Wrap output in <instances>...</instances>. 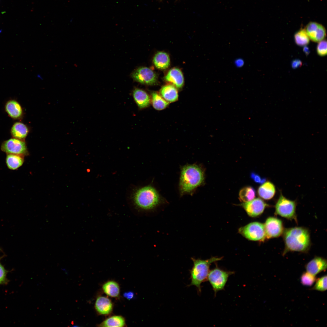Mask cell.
I'll list each match as a JSON object with an SVG mask.
<instances>
[{"mask_svg": "<svg viewBox=\"0 0 327 327\" xmlns=\"http://www.w3.org/2000/svg\"><path fill=\"white\" fill-rule=\"evenodd\" d=\"M283 233L285 245L283 254L289 251L306 252L309 249L310 236L306 228L301 227L287 228Z\"/></svg>", "mask_w": 327, "mask_h": 327, "instance_id": "1", "label": "cell"}, {"mask_svg": "<svg viewBox=\"0 0 327 327\" xmlns=\"http://www.w3.org/2000/svg\"><path fill=\"white\" fill-rule=\"evenodd\" d=\"M203 170L199 166L187 165L183 167L181 171L179 183L180 194L191 193L203 182Z\"/></svg>", "mask_w": 327, "mask_h": 327, "instance_id": "2", "label": "cell"}, {"mask_svg": "<svg viewBox=\"0 0 327 327\" xmlns=\"http://www.w3.org/2000/svg\"><path fill=\"white\" fill-rule=\"evenodd\" d=\"M193 266L190 271L191 282L189 286H195L200 292L201 291V284L207 280L210 271L211 264L222 259V257H212L206 259L202 260L191 258Z\"/></svg>", "mask_w": 327, "mask_h": 327, "instance_id": "3", "label": "cell"}, {"mask_svg": "<svg viewBox=\"0 0 327 327\" xmlns=\"http://www.w3.org/2000/svg\"><path fill=\"white\" fill-rule=\"evenodd\" d=\"M134 203L139 208L149 210L153 209L161 202L160 196L153 187L148 186L137 190L133 196Z\"/></svg>", "mask_w": 327, "mask_h": 327, "instance_id": "4", "label": "cell"}, {"mask_svg": "<svg viewBox=\"0 0 327 327\" xmlns=\"http://www.w3.org/2000/svg\"><path fill=\"white\" fill-rule=\"evenodd\" d=\"M233 273V271H225L217 266L210 271L207 280L211 285L215 294L224 289L229 276Z\"/></svg>", "mask_w": 327, "mask_h": 327, "instance_id": "5", "label": "cell"}, {"mask_svg": "<svg viewBox=\"0 0 327 327\" xmlns=\"http://www.w3.org/2000/svg\"><path fill=\"white\" fill-rule=\"evenodd\" d=\"M239 232L249 240L263 241L266 238L264 225L258 222L250 223L240 228Z\"/></svg>", "mask_w": 327, "mask_h": 327, "instance_id": "6", "label": "cell"}, {"mask_svg": "<svg viewBox=\"0 0 327 327\" xmlns=\"http://www.w3.org/2000/svg\"><path fill=\"white\" fill-rule=\"evenodd\" d=\"M296 206L295 201L287 199L281 193L275 206V213L286 218L296 220Z\"/></svg>", "mask_w": 327, "mask_h": 327, "instance_id": "7", "label": "cell"}, {"mask_svg": "<svg viewBox=\"0 0 327 327\" xmlns=\"http://www.w3.org/2000/svg\"><path fill=\"white\" fill-rule=\"evenodd\" d=\"M1 150L7 154H18L25 156L28 154L25 143L15 138H11L2 144Z\"/></svg>", "mask_w": 327, "mask_h": 327, "instance_id": "8", "label": "cell"}, {"mask_svg": "<svg viewBox=\"0 0 327 327\" xmlns=\"http://www.w3.org/2000/svg\"><path fill=\"white\" fill-rule=\"evenodd\" d=\"M131 77L136 81L147 85H152L157 81L156 74L150 69L146 67H140L135 70Z\"/></svg>", "mask_w": 327, "mask_h": 327, "instance_id": "9", "label": "cell"}, {"mask_svg": "<svg viewBox=\"0 0 327 327\" xmlns=\"http://www.w3.org/2000/svg\"><path fill=\"white\" fill-rule=\"evenodd\" d=\"M264 225L267 238L278 237L283 232L282 221L277 218L269 217L266 219Z\"/></svg>", "mask_w": 327, "mask_h": 327, "instance_id": "10", "label": "cell"}, {"mask_svg": "<svg viewBox=\"0 0 327 327\" xmlns=\"http://www.w3.org/2000/svg\"><path fill=\"white\" fill-rule=\"evenodd\" d=\"M240 205L248 215L252 217H255L261 215L265 208L268 206L263 200L259 198L243 203Z\"/></svg>", "mask_w": 327, "mask_h": 327, "instance_id": "11", "label": "cell"}, {"mask_svg": "<svg viewBox=\"0 0 327 327\" xmlns=\"http://www.w3.org/2000/svg\"><path fill=\"white\" fill-rule=\"evenodd\" d=\"M305 29L309 39L315 42H319L324 40L326 36L325 27L315 22H309Z\"/></svg>", "mask_w": 327, "mask_h": 327, "instance_id": "12", "label": "cell"}, {"mask_svg": "<svg viewBox=\"0 0 327 327\" xmlns=\"http://www.w3.org/2000/svg\"><path fill=\"white\" fill-rule=\"evenodd\" d=\"M327 260L320 257H315L306 265V271L314 276L325 270L327 268Z\"/></svg>", "mask_w": 327, "mask_h": 327, "instance_id": "13", "label": "cell"}, {"mask_svg": "<svg viewBox=\"0 0 327 327\" xmlns=\"http://www.w3.org/2000/svg\"><path fill=\"white\" fill-rule=\"evenodd\" d=\"M95 307L97 312L100 314L107 315L110 313L113 308V305L111 300L104 296H99L97 299Z\"/></svg>", "mask_w": 327, "mask_h": 327, "instance_id": "14", "label": "cell"}, {"mask_svg": "<svg viewBox=\"0 0 327 327\" xmlns=\"http://www.w3.org/2000/svg\"><path fill=\"white\" fill-rule=\"evenodd\" d=\"M165 79L178 88H181L184 84L183 74L181 71L177 68L171 69L165 76Z\"/></svg>", "mask_w": 327, "mask_h": 327, "instance_id": "15", "label": "cell"}, {"mask_svg": "<svg viewBox=\"0 0 327 327\" xmlns=\"http://www.w3.org/2000/svg\"><path fill=\"white\" fill-rule=\"evenodd\" d=\"M133 95L136 103L140 109L146 108L149 105L150 97L144 91L139 88H136L133 91Z\"/></svg>", "mask_w": 327, "mask_h": 327, "instance_id": "16", "label": "cell"}, {"mask_svg": "<svg viewBox=\"0 0 327 327\" xmlns=\"http://www.w3.org/2000/svg\"><path fill=\"white\" fill-rule=\"evenodd\" d=\"M276 191L274 185L268 181L263 183L258 188L257 192L260 197L265 200H269L273 197Z\"/></svg>", "mask_w": 327, "mask_h": 327, "instance_id": "17", "label": "cell"}, {"mask_svg": "<svg viewBox=\"0 0 327 327\" xmlns=\"http://www.w3.org/2000/svg\"><path fill=\"white\" fill-rule=\"evenodd\" d=\"M5 110L8 115L14 119L19 118L22 114V110L20 105L14 100H10L6 103Z\"/></svg>", "mask_w": 327, "mask_h": 327, "instance_id": "18", "label": "cell"}, {"mask_svg": "<svg viewBox=\"0 0 327 327\" xmlns=\"http://www.w3.org/2000/svg\"><path fill=\"white\" fill-rule=\"evenodd\" d=\"M162 97L168 102L177 101L178 98V91L174 86L167 85L163 86L160 90Z\"/></svg>", "mask_w": 327, "mask_h": 327, "instance_id": "19", "label": "cell"}, {"mask_svg": "<svg viewBox=\"0 0 327 327\" xmlns=\"http://www.w3.org/2000/svg\"><path fill=\"white\" fill-rule=\"evenodd\" d=\"M24 156L18 154H7L5 162L7 167L11 170H17L23 165L24 161Z\"/></svg>", "mask_w": 327, "mask_h": 327, "instance_id": "20", "label": "cell"}, {"mask_svg": "<svg viewBox=\"0 0 327 327\" xmlns=\"http://www.w3.org/2000/svg\"><path fill=\"white\" fill-rule=\"evenodd\" d=\"M153 63L156 67L160 69H165L170 64V59L168 55L164 52L157 53L153 59Z\"/></svg>", "mask_w": 327, "mask_h": 327, "instance_id": "21", "label": "cell"}, {"mask_svg": "<svg viewBox=\"0 0 327 327\" xmlns=\"http://www.w3.org/2000/svg\"><path fill=\"white\" fill-rule=\"evenodd\" d=\"M28 130L26 126L24 124L17 122L13 125L11 130V133L15 138L22 140L27 136Z\"/></svg>", "mask_w": 327, "mask_h": 327, "instance_id": "22", "label": "cell"}, {"mask_svg": "<svg viewBox=\"0 0 327 327\" xmlns=\"http://www.w3.org/2000/svg\"><path fill=\"white\" fill-rule=\"evenodd\" d=\"M102 289L104 292L109 296L117 297L119 296L120 287L118 284L115 281L107 282L103 285Z\"/></svg>", "mask_w": 327, "mask_h": 327, "instance_id": "23", "label": "cell"}, {"mask_svg": "<svg viewBox=\"0 0 327 327\" xmlns=\"http://www.w3.org/2000/svg\"><path fill=\"white\" fill-rule=\"evenodd\" d=\"M124 319L120 315L110 317L100 324V327H124L125 325Z\"/></svg>", "mask_w": 327, "mask_h": 327, "instance_id": "24", "label": "cell"}, {"mask_svg": "<svg viewBox=\"0 0 327 327\" xmlns=\"http://www.w3.org/2000/svg\"><path fill=\"white\" fill-rule=\"evenodd\" d=\"M256 192L252 187L247 186L241 189L239 193V199L243 203L249 201L255 197Z\"/></svg>", "mask_w": 327, "mask_h": 327, "instance_id": "25", "label": "cell"}, {"mask_svg": "<svg viewBox=\"0 0 327 327\" xmlns=\"http://www.w3.org/2000/svg\"><path fill=\"white\" fill-rule=\"evenodd\" d=\"M151 102L153 107L158 110L165 109L169 104V102L156 92H153L152 94Z\"/></svg>", "mask_w": 327, "mask_h": 327, "instance_id": "26", "label": "cell"}, {"mask_svg": "<svg viewBox=\"0 0 327 327\" xmlns=\"http://www.w3.org/2000/svg\"><path fill=\"white\" fill-rule=\"evenodd\" d=\"M294 38L296 44L301 46H305L309 42V38L305 29H302L296 32Z\"/></svg>", "mask_w": 327, "mask_h": 327, "instance_id": "27", "label": "cell"}, {"mask_svg": "<svg viewBox=\"0 0 327 327\" xmlns=\"http://www.w3.org/2000/svg\"><path fill=\"white\" fill-rule=\"evenodd\" d=\"M316 279L315 276L308 272H304L301 276L300 281L304 286H311L315 282Z\"/></svg>", "mask_w": 327, "mask_h": 327, "instance_id": "28", "label": "cell"}, {"mask_svg": "<svg viewBox=\"0 0 327 327\" xmlns=\"http://www.w3.org/2000/svg\"><path fill=\"white\" fill-rule=\"evenodd\" d=\"M312 290L323 292L327 289V276L324 275L318 278L316 280Z\"/></svg>", "mask_w": 327, "mask_h": 327, "instance_id": "29", "label": "cell"}, {"mask_svg": "<svg viewBox=\"0 0 327 327\" xmlns=\"http://www.w3.org/2000/svg\"><path fill=\"white\" fill-rule=\"evenodd\" d=\"M316 51L318 54L321 56H323L327 54V41L326 40H323L319 42L318 44Z\"/></svg>", "mask_w": 327, "mask_h": 327, "instance_id": "30", "label": "cell"}, {"mask_svg": "<svg viewBox=\"0 0 327 327\" xmlns=\"http://www.w3.org/2000/svg\"><path fill=\"white\" fill-rule=\"evenodd\" d=\"M2 256L0 258V285H6L9 282L7 278L8 271L0 262V260Z\"/></svg>", "mask_w": 327, "mask_h": 327, "instance_id": "31", "label": "cell"}, {"mask_svg": "<svg viewBox=\"0 0 327 327\" xmlns=\"http://www.w3.org/2000/svg\"><path fill=\"white\" fill-rule=\"evenodd\" d=\"M251 177L254 182L257 183L262 184L265 182V179L262 178L259 175L254 173H251Z\"/></svg>", "mask_w": 327, "mask_h": 327, "instance_id": "32", "label": "cell"}, {"mask_svg": "<svg viewBox=\"0 0 327 327\" xmlns=\"http://www.w3.org/2000/svg\"><path fill=\"white\" fill-rule=\"evenodd\" d=\"M302 65V61L299 59L293 60L291 62V66L293 69L300 67Z\"/></svg>", "mask_w": 327, "mask_h": 327, "instance_id": "33", "label": "cell"}, {"mask_svg": "<svg viewBox=\"0 0 327 327\" xmlns=\"http://www.w3.org/2000/svg\"><path fill=\"white\" fill-rule=\"evenodd\" d=\"M234 64L237 67L241 68L244 65V61L242 58H238L235 60Z\"/></svg>", "mask_w": 327, "mask_h": 327, "instance_id": "34", "label": "cell"}, {"mask_svg": "<svg viewBox=\"0 0 327 327\" xmlns=\"http://www.w3.org/2000/svg\"><path fill=\"white\" fill-rule=\"evenodd\" d=\"M124 296L128 299L130 300L133 298L134 293L132 292H125L123 294Z\"/></svg>", "mask_w": 327, "mask_h": 327, "instance_id": "35", "label": "cell"}, {"mask_svg": "<svg viewBox=\"0 0 327 327\" xmlns=\"http://www.w3.org/2000/svg\"><path fill=\"white\" fill-rule=\"evenodd\" d=\"M303 50L306 54L307 55H308L310 52L309 48L306 46L303 48Z\"/></svg>", "mask_w": 327, "mask_h": 327, "instance_id": "36", "label": "cell"}, {"mask_svg": "<svg viewBox=\"0 0 327 327\" xmlns=\"http://www.w3.org/2000/svg\"><path fill=\"white\" fill-rule=\"evenodd\" d=\"M37 76L38 78H39V79H41V80L43 79V78H42V76L40 74H38L37 75Z\"/></svg>", "mask_w": 327, "mask_h": 327, "instance_id": "37", "label": "cell"}, {"mask_svg": "<svg viewBox=\"0 0 327 327\" xmlns=\"http://www.w3.org/2000/svg\"><path fill=\"white\" fill-rule=\"evenodd\" d=\"M0 250H1V249H0Z\"/></svg>", "mask_w": 327, "mask_h": 327, "instance_id": "38", "label": "cell"}]
</instances>
